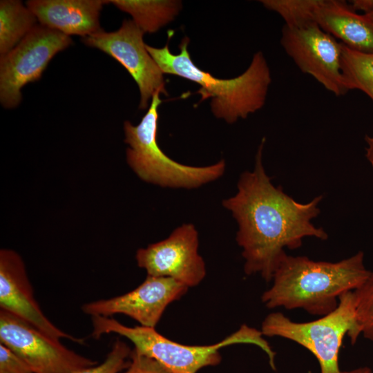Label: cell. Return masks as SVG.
Returning <instances> with one entry per match:
<instances>
[{
  "instance_id": "1",
  "label": "cell",
  "mask_w": 373,
  "mask_h": 373,
  "mask_svg": "<svg viewBox=\"0 0 373 373\" xmlns=\"http://www.w3.org/2000/svg\"><path fill=\"white\" fill-rule=\"evenodd\" d=\"M263 137L256 155L253 171L243 172L236 193L222 202L231 213L238 229L236 242L242 248L246 274H260L266 282L272 280L285 249L299 248L303 240L312 237L322 240L328 234L312 220L321 212L323 195L301 203L276 186L262 164Z\"/></svg>"
},
{
  "instance_id": "2",
  "label": "cell",
  "mask_w": 373,
  "mask_h": 373,
  "mask_svg": "<svg viewBox=\"0 0 373 373\" xmlns=\"http://www.w3.org/2000/svg\"><path fill=\"white\" fill-rule=\"evenodd\" d=\"M370 273L363 251L335 262L287 254L261 300L269 309H302L311 315L323 316L338 307L343 294L357 289Z\"/></svg>"
},
{
  "instance_id": "3",
  "label": "cell",
  "mask_w": 373,
  "mask_h": 373,
  "mask_svg": "<svg viewBox=\"0 0 373 373\" xmlns=\"http://www.w3.org/2000/svg\"><path fill=\"white\" fill-rule=\"evenodd\" d=\"M189 39L185 37L179 46L180 53L173 54L168 43L157 48L146 45V50L163 73L174 75L200 86L201 101L211 97V110L218 118L232 124L245 119L265 104L271 82L269 68L263 53L254 54L248 68L229 79H218L195 65L188 51Z\"/></svg>"
},
{
  "instance_id": "4",
  "label": "cell",
  "mask_w": 373,
  "mask_h": 373,
  "mask_svg": "<svg viewBox=\"0 0 373 373\" xmlns=\"http://www.w3.org/2000/svg\"><path fill=\"white\" fill-rule=\"evenodd\" d=\"M92 336L99 338L105 334L122 336L134 345L136 352L155 359L171 373H197L202 367L216 365L221 361L219 350L226 346L247 343L258 346L268 356L270 366L276 370L275 352L262 337L260 330L242 325L222 341L209 345H186L173 341L157 332L154 327H128L116 319L92 316Z\"/></svg>"
},
{
  "instance_id": "5",
  "label": "cell",
  "mask_w": 373,
  "mask_h": 373,
  "mask_svg": "<svg viewBox=\"0 0 373 373\" xmlns=\"http://www.w3.org/2000/svg\"><path fill=\"white\" fill-rule=\"evenodd\" d=\"M160 93L153 95L147 113L137 125L124 122L128 165L142 180L162 187L193 189L220 178L226 168L224 160L205 166H189L174 161L162 151L157 142V110L162 102Z\"/></svg>"
},
{
  "instance_id": "6",
  "label": "cell",
  "mask_w": 373,
  "mask_h": 373,
  "mask_svg": "<svg viewBox=\"0 0 373 373\" xmlns=\"http://www.w3.org/2000/svg\"><path fill=\"white\" fill-rule=\"evenodd\" d=\"M260 331L263 336L285 338L307 349L317 358L321 373H342L338 354L343 340L347 335L353 345L361 336L353 291L343 294L331 313L312 321L298 323L283 313H270L263 320Z\"/></svg>"
},
{
  "instance_id": "7",
  "label": "cell",
  "mask_w": 373,
  "mask_h": 373,
  "mask_svg": "<svg viewBox=\"0 0 373 373\" xmlns=\"http://www.w3.org/2000/svg\"><path fill=\"white\" fill-rule=\"evenodd\" d=\"M71 38L41 24L0 59V102L6 108L18 106L21 88L39 80L49 61L68 48Z\"/></svg>"
},
{
  "instance_id": "8",
  "label": "cell",
  "mask_w": 373,
  "mask_h": 373,
  "mask_svg": "<svg viewBox=\"0 0 373 373\" xmlns=\"http://www.w3.org/2000/svg\"><path fill=\"white\" fill-rule=\"evenodd\" d=\"M0 343L23 360L35 373H74L97 364L2 309Z\"/></svg>"
},
{
  "instance_id": "9",
  "label": "cell",
  "mask_w": 373,
  "mask_h": 373,
  "mask_svg": "<svg viewBox=\"0 0 373 373\" xmlns=\"http://www.w3.org/2000/svg\"><path fill=\"white\" fill-rule=\"evenodd\" d=\"M280 44L304 73L337 97L350 90L341 70L342 44L314 22L300 28L283 26Z\"/></svg>"
},
{
  "instance_id": "10",
  "label": "cell",
  "mask_w": 373,
  "mask_h": 373,
  "mask_svg": "<svg viewBox=\"0 0 373 373\" xmlns=\"http://www.w3.org/2000/svg\"><path fill=\"white\" fill-rule=\"evenodd\" d=\"M144 33L133 20L125 19L116 31L102 30L82 38L86 45L109 55L128 70L139 87L142 110L157 91L167 95L163 73L146 50Z\"/></svg>"
},
{
  "instance_id": "11",
  "label": "cell",
  "mask_w": 373,
  "mask_h": 373,
  "mask_svg": "<svg viewBox=\"0 0 373 373\" xmlns=\"http://www.w3.org/2000/svg\"><path fill=\"white\" fill-rule=\"evenodd\" d=\"M198 233L193 224H184L160 242L137 251L135 258L147 275L173 278L187 287L199 285L206 275L198 253Z\"/></svg>"
},
{
  "instance_id": "12",
  "label": "cell",
  "mask_w": 373,
  "mask_h": 373,
  "mask_svg": "<svg viewBox=\"0 0 373 373\" xmlns=\"http://www.w3.org/2000/svg\"><path fill=\"white\" fill-rule=\"evenodd\" d=\"M188 288L171 278L147 275L135 289L121 296L84 303L81 309L90 316L124 314L141 326L155 328L167 306L180 299Z\"/></svg>"
},
{
  "instance_id": "13",
  "label": "cell",
  "mask_w": 373,
  "mask_h": 373,
  "mask_svg": "<svg viewBox=\"0 0 373 373\" xmlns=\"http://www.w3.org/2000/svg\"><path fill=\"white\" fill-rule=\"evenodd\" d=\"M0 308L24 320L52 338H66L84 343V339L61 330L45 316L34 297L21 258L7 249L0 251Z\"/></svg>"
},
{
  "instance_id": "14",
  "label": "cell",
  "mask_w": 373,
  "mask_h": 373,
  "mask_svg": "<svg viewBox=\"0 0 373 373\" xmlns=\"http://www.w3.org/2000/svg\"><path fill=\"white\" fill-rule=\"evenodd\" d=\"M103 0H30L27 7L40 24L68 36L85 37L100 30Z\"/></svg>"
},
{
  "instance_id": "15",
  "label": "cell",
  "mask_w": 373,
  "mask_h": 373,
  "mask_svg": "<svg viewBox=\"0 0 373 373\" xmlns=\"http://www.w3.org/2000/svg\"><path fill=\"white\" fill-rule=\"evenodd\" d=\"M315 21L324 31L347 48L373 52V23L358 14L345 1L320 0Z\"/></svg>"
},
{
  "instance_id": "16",
  "label": "cell",
  "mask_w": 373,
  "mask_h": 373,
  "mask_svg": "<svg viewBox=\"0 0 373 373\" xmlns=\"http://www.w3.org/2000/svg\"><path fill=\"white\" fill-rule=\"evenodd\" d=\"M31 10L16 0L0 1V55L12 50L36 26Z\"/></svg>"
},
{
  "instance_id": "17",
  "label": "cell",
  "mask_w": 373,
  "mask_h": 373,
  "mask_svg": "<svg viewBox=\"0 0 373 373\" xmlns=\"http://www.w3.org/2000/svg\"><path fill=\"white\" fill-rule=\"evenodd\" d=\"M132 15L135 23L145 32H154L173 20L180 4L172 1H105Z\"/></svg>"
},
{
  "instance_id": "18",
  "label": "cell",
  "mask_w": 373,
  "mask_h": 373,
  "mask_svg": "<svg viewBox=\"0 0 373 373\" xmlns=\"http://www.w3.org/2000/svg\"><path fill=\"white\" fill-rule=\"evenodd\" d=\"M341 70L349 90H359L373 102V52L356 51L342 44Z\"/></svg>"
},
{
  "instance_id": "19",
  "label": "cell",
  "mask_w": 373,
  "mask_h": 373,
  "mask_svg": "<svg viewBox=\"0 0 373 373\" xmlns=\"http://www.w3.org/2000/svg\"><path fill=\"white\" fill-rule=\"evenodd\" d=\"M263 6L277 12L290 28H300L315 21L320 0H262Z\"/></svg>"
},
{
  "instance_id": "20",
  "label": "cell",
  "mask_w": 373,
  "mask_h": 373,
  "mask_svg": "<svg viewBox=\"0 0 373 373\" xmlns=\"http://www.w3.org/2000/svg\"><path fill=\"white\" fill-rule=\"evenodd\" d=\"M353 293L358 332L373 343V271Z\"/></svg>"
},
{
  "instance_id": "21",
  "label": "cell",
  "mask_w": 373,
  "mask_h": 373,
  "mask_svg": "<svg viewBox=\"0 0 373 373\" xmlns=\"http://www.w3.org/2000/svg\"><path fill=\"white\" fill-rule=\"evenodd\" d=\"M131 353L128 345L117 338L101 364L85 367L74 373H119L128 367L130 361L126 358L130 357Z\"/></svg>"
},
{
  "instance_id": "22",
  "label": "cell",
  "mask_w": 373,
  "mask_h": 373,
  "mask_svg": "<svg viewBox=\"0 0 373 373\" xmlns=\"http://www.w3.org/2000/svg\"><path fill=\"white\" fill-rule=\"evenodd\" d=\"M129 365L123 373H171L155 359L140 354L135 350L131 351Z\"/></svg>"
},
{
  "instance_id": "23",
  "label": "cell",
  "mask_w": 373,
  "mask_h": 373,
  "mask_svg": "<svg viewBox=\"0 0 373 373\" xmlns=\"http://www.w3.org/2000/svg\"><path fill=\"white\" fill-rule=\"evenodd\" d=\"M0 373H35L17 355L0 343Z\"/></svg>"
},
{
  "instance_id": "24",
  "label": "cell",
  "mask_w": 373,
  "mask_h": 373,
  "mask_svg": "<svg viewBox=\"0 0 373 373\" xmlns=\"http://www.w3.org/2000/svg\"><path fill=\"white\" fill-rule=\"evenodd\" d=\"M365 141L367 144L365 148V156L371 164L373 171V133L370 135H366L365 136Z\"/></svg>"
},
{
  "instance_id": "25",
  "label": "cell",
  "mask_w": 373,
  "mask_h": 373,
  "mask_svg": "<svg viewBox=\"0 0 373 373\" xmlns=\"http://www.w3.org/2000/svg\"><path fill=\"white\" fill-rule=\"evenodd\" d=\"M342 373H372V371L368 367H361L349 371H343Z\"/></svg>"
},
{
  "instance_id": "26",
  "label": "cell",
  "mask_w": 373,
  "mask_h": 373,
  "mask_svg": "<svg viewBox=\"0 0 373 373\" xmlns=\"http://www.w3.org/2000/svg\"><path fill=\"white\" fill-rule=\"evenodd\" d=\"M372 21L373 23V10L367 14H364Z\"/></svg>"
}]
</instances>
